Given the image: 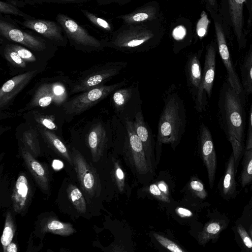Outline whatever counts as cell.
Masks as SVG:
<instances>
[{
	"mask_svg": "<svg viewBox=\"0 0 252 252\" xmlns=\"http://www.w3.org/2000/svg\"><path fill=\"white\" fill-rule=\"evenodd\" d=\"M245 94H238L227 80L220 89L218 101L220 126L231 145L236 165L244 148Z\"/></svg>",
	"mask_w": 252,
	"mask_h": 252,
	"instance_id": "6da1fadb",
	"label": "cell"
},
{
	"mask_svg": "<svg viewBox=\"0 0 252 252\" xmlns=\"http://www.w3.org/2000/svg\"><path fill=\"white\" fill-rule=\"evenodd\" d=\"M0 35L7 41L21 45L47 61L53 57L58 46L36 32L22 28L16 20L0 14Z\"/></svg>",
	"mask_w": 252,
	"mask_h": 252,
	"instance_id": "7a4b0ae2",
	"label": "cell"
},
{
	"mask_svg": "<svg viewBox=\"0 0 252 252\" xmlns=\"http://www.w3.org/2000/svg\"><path fill=\"white\" fill-rule=\"evenodd\" d=\"M186 124L183 101L177 93L168 94L158 125V141L160 144H175L184 133Z\"/></svg>",
	"mask_w": 252,
	"mask_h": 252,
	"instance_id": "3957f363",
	"label": "cell"
},
{
	"mask_svg": "<svg viewBox=\"0 0 252 252\" xmlns=\"http://www.w3.org/2000/svg\"><path fill=\"white\" fill-rule=\"evenodd\" d=\"M67 81L56 77L43 79L35 86L32 96L26 105L19 109L21 113L32 110L45 108L52 104L63 105L67 100L68 89Z\"/></svg>",
	"mask_w": 252,
	"mask_h": 252,
	"instance_id": "277c9868",
	"label": "cell"
},
{
	"mask_svg": "<svg viewBox=\"0 0 252 252\" xmlns=\"http://www.w3.org/2000/svg\"><path fill=\"white\" fill-rule=\"evenodd\" d=\"M124 62H108L97 64L81 72L71 82L70 94L81 93L104 85L119 74L126 66Z\"/></svg>",
	"mask_w": 252,
	"mask_h": 252,
	"instance_id": "5b68a950",
	"label": "cell"
},
{
	"mask_svg": "<svg viewBox=\"0 0 252 252\" xmlns=\"http://www.w3.org/2000/svg\"><path fill=\"white\" fill-rule=\"evenodd\" d=\"M56 19L62 27L70 44L76 50L86 53L104 50L101 40L91 35L87 30L68 15L58 13Z\"/></svg>",
	"mask_w": 252,
	"mask_h": 252,
	"instance_id": "8992f818",
	"label": "cell"
},
{
	"mask_svg": "<svg viewBox=\"0 0 252 252\" xmlns=\"http://www.w3.org/2000/svg\"><path fill=\"white\" fill-rule=\"evenodd\" d=\"M126 81L109 85H102L80 93L62 106L63 112L68 117L79 115L92 108L113 94L116 90L126 85Z\"/></svg>",
	"mask_w": 252,
	"mask_h": 252,
	"instance_id": "52a82bcc",
	"label": "cell"
},
{
	"mask_svg": "<svg viewBox=\"0 0 252 252\" xmlns=\"http://www.w3.org/2000/svg\"><path fill=\"white\" fill-rule=\"evenodd\" d=\"M129 25L124 30L115 34L109 41L102 40L104 47L124 51H136L141 49L154 36L153 32L145 26Z\"/></svg>",
	"mask_w": 252,
	"mask_h": 252,
	"instance_id": "ba28073f",
	"label": "cell"
},
{
	"mask_svg": "<svg viewBox=\"0 0 252 252\" xmlns=\"http://www.w3.org/2000/svg\"><path fill=\"white\" fill-rule=\"evenodd\" d=\"M247 0H220L219 13L224 26L229 27L235 36L239 48L245 47L244 5Z\"/></svg>",
	"mask_w": 252,
	"mask_h": 252,
	"instance_id": "9c48e42d",
	"label": "cell"
},
{
	"mask_svg": "<svg viewBox=\"0 0 252 252\" xmlns=\"http://www.w3.org/2000/svg\"><path fill=\"white\" fill-rule=\"evenodd\" d=\"M214 21L216 44L222 62L226 68L227 81L238 94L244 92L241 81L231 59L227 44L224 25L219 13L208 10Z\"/></svg>",
	"mask_w": 252,
	"mask_h": 252,
	"instance_id": "30bf717a",
	"label": "cell"
},
{
	"mask_svg": "<svg viewBox=\"0 0 252 252\" xmlns=\"http://www.w3.org/2000/svg\"><path fill=\"white\" fill-rule=\"evenodd\" d=\"M73 165L80 186L85 194L90 198L99 195L101 187L100 180L95 169L74 148L72 150Z\"/></svg>",
	"mask_w": 252,
	"mask_h": 252,
	"instance_id": "8fae6325",
	"label": "cell"
},
{
	"mask_svg": "<svg viewBox=\"0 0 252 252\" xmlns=\"http://www.w3.org/2000/svg\"><path fill=\"white\" fill-rule=\"evenodd\" d=\"M216 44L212 40L207 46L200 88L195 98V108L199 112L205 108L206 95L212 94L216 71Z\"/></svg>",
	"mask_w": 252,
	"mask_h": 252,
	"instance_id": "7c38bea8",
	"label": "cell"
},
{
	"mask_svg": "<svg viewBox=\"0 0 252 252\" xmlns=\"http://www.w3.org/2000/svg\"><path fill=\"white\" fill-rule=\"evenodd\" d=\"M22 27L32 30L58 47H65L68 40L61 26L53 21L33 18L16 20Z\"/></svg>",
	"mask_w": 252,
	"mask_h": 252,
	"instance_id": "4fadbf2b",
	"label": "cell"
},
{
	"mask_svg": "<svg viewBox=\"0 0 252 252\" xmlns=\"http://www.w3.org/2000/svg\"><path fill=\"white\" fill-rule=\"evenodd\" d=\"M41 71L34 70L18 74L5 82L0 89V110L10 106L17 94Z\"/></svg>",
	"mask_w": 252,
	"mask_h": 252,
	"instance_id": "5bb4252c",
	"label": "cell"
},
{
	"mask_svg": "<svg viewBox=\"0 0 252 252\" xmlns=\"http://www.w3.org/2000/svg\"><path fill=\"white\" fill-rule=\"evenodd\" d=\"M127 132L128 148L137 172L140 174L148 173L152 168L143 144L136 133L133 121H125Z\"/></svg>",
	"mask_w": 252,
	"mask_h": 252,
	"instance_id": "9a60e30c",
	"label": "cell"
},
{
	"mask_svg": "<svg viewBox=\"0 0 252 252\" xmlns=\"http://www.w3.org/2000/svg\"><path fill=\"white\" fill-rule=\"evenodd\" d=\"M199 137L201 155L207 168L209 183L212 189L215 179L217 157L211 132L203 123L200 126Z\"/></svg>",
	"mask_w": 252,
	"mask_h": 252,
	"instance_id": "2e32d148",
	"label": "cell"
},
{
	"mask_svg": "<svg viewBox=\"0 0 252 252\" xmlns=\"http://www.w3.org/2000/svg\"><path fill=\"white\" fill-rule=\"evenodd\" d=\"M87 142L93 161H98L107 144L106 130L102 123L98 122L92 125L87 135Z\"/></svg>",
	"mask_w": 252,
	"mask_h": 252,
	"instance_id": "e0dca14e",
	"label": "cell"
},
{
	"mask_svg": "<svg viewBox=\"0 0 252 252\" xmlns=\"http://www.w3.org/2000/svg\"><path fill=\"white\" fill-rule=\"evenodd\" d=\"M20 152L26 166L39 187L43 191L48 190L49 179L46 169L25 147H20Z\"/></svg>",
	"mask_w": 252,
	"mask_h": 252,
	"instance_id": "ac0fdd59",
	"label": "cell"
},
{
	"mask_svg": "<svg viewBox=\"0 0 252 252\" xmlns=\"http://www.w3.org/2000/svg\"><path fill=\"white\" fill-rule=\"evenodd\" d=\"M200 57V53H198L191 55L186 66L188 86L194 100L200 88L202 77Z\"/></svg>",
	"mask_w": 252,
	"mask_h": 252,
	"instance_id": "d6986e66",
	"label": "cell"
},
{
	"mask_svg": "<svg viewBox=\"0 0 252 252\" xmlns=\"http://www.w3.org/2000/svg\"><path fill=\"white\" fill-rule=\"evenodd\" d=\"M29 194L28 180L24 174H21L16 180L11 197L15 212L21 213L24 211L27 206Z\"/></svg>",
	"mask_w": 252,
	"mask_h": 252,
	"instance_id": "ffe728a7",
	"label": "cell"
},
{
	"mask_svg": "<svg viewBox=\"0 0 252 252\" xmlns=\"http://www.w3.org/2000/svg\"><path fill=\"white\" fill-rule=\"evenodd\" d=\"M138 85L132 84L124 88H120L113 93L112 102L116 113L121 116L128 108L130 102L136 99L139 93Z\"/></svg>",
	"mask_w": 252,
	"mask_h": 252,
	"instance_id": "44dd1931",
	"label": "cell"
},
{
	"mask_svg": "<svg viewBox=\"0 0 252 252\" xmlns=\"http://www.w3.org/2000/svg\"><path fill=\"white\" fill-rule=\"evenodd\" d=\"M235 161L233 155L230 156L226 164L225 171L221 181L220 191L222 197L229 199L236 194L237 184L235 177Z\"/></svg>",
	"mask_w": 252,
	"mask_h": 252,
	"instance_id": "7402d4cb",
	"label": "cell"
},
{
	"mask_svg": "<svg viewBox=\"0 0 252 252\" xmlns=\"http://www.w3.org/2000/svg\"><path fill=\"white\" fill-rule=\"evenodd\" d=\"M30 125L35 127L44 140L56 153L67 160L70 164L73 165L72 155H70L65 145L54 131L38 124L32 123Z\"/></svg>",
	"mask_w": 252,
	"mask_h": 252,
	"instance_id": "603a6c76",
	"label": "cell"
},
{
	"mask_svg": "<svg viewBox=\"0 0 252 252\" xmlns=\"http://www.w3.org/2000/svg\"><path fill=\"white\" fill-rule=\"evenodd\" d=\"M0 53L16 72L23 73L36 69L33 66L25 62L18 54L12 49L7 42L0 38Z\"/></svg>",
	"mask_w": 252,
	"mask_h": 252,
	"instance_id": "cb8c5ba5",
	"label": "cell"
},
{
	"mask_svg": "<svg viewBox=\"0 0 252 252\" xmlns=\"http://www.w3.org/2000/svg\"><path fill=\"white\" fill-rule=\"evenodd\" d=\"M136 134L141 141L149 159L152 156L153 138L151 129L145 121L142 111H138L133 121Z\"/></svg>",
	"mask_w": 252,
	"mask_h": 252,
	"instance_id": "d4e9b609",
	"label": "cell"
},
{
	"mask_svg": "<svg viewBox=\"0 0 252 252\" xmlns=\"http://www.w3.org/2000/svg\"><path fill=\"white\" fill-rule=\"evenodd\" d=\"M227 223L224 220L213 219L207 222L197 235V240L201 245H205L209 241H216L220 233L225 229Z\"/></svg>",
	"mask_w": 252,
	"mask_h": 252,
	"instance_id": "484cf974",
	"label": "cell"
},
{
	"mask_svg": "<svg viewBox=\"0 0 252 252\" xmlns=\"http://www.w3.org/2000/svg\"><path fill=\"white\" fill-rule=\"evenodd\" d=\"M156 7L147 5L138 8L132 12L117 17L123 20L126 25H133L155 19L157 16Z\"/></svg>",
	"mask_w": 252,
	"mask_h": 252,
	"instance_id": "4316f807",
	"label": "cell"
},
{
	"mask_svg": "<svg viewBox=\"0 0 252 252\" xmlns=\"http://www.w3.org/2000/svg\"><path fill=\"white\" fill-rule=\"evenodd\" d=\"M3 39L25 62L33 66L37 70L42 71L45 69L47 64L46 60L32 50L21 45Z\"/></svg>",
	"mask_w": 252,
	"mask_h": 252,
	"instance_id": "83f0119b",
	"label": "cell"
},
{
	"mask_svg": "<svg viewBox=\"0 0 252 252\" xmlns=\"http://www.w3.org/2000/svg\"><path fill=\"white\" fill-rule=\"evenodd\" d=\"M241 83L247 95L252 94V43L241 66Z\"/></svg>",
	"mask_w": 252,
	"mask_h": 252,
	"instance_id": "f1b7e54d",
	"label": "cell"
},
{
	"mask_svg": "<svg viewBox=\"0 0 252 252\" xmlns=\"http://www.w3.org/2000/svg\"><path fill=\"white\" fill-rule=\"evenodd\" d=\"M39 134L35 127L30 124L28 128L23 132L22 136L24 147L34 157L38 156L40 153Z\"/></svg>",
	"mask_w": 252,
	"mask_h": 252,
	"instance_id": "f546056e",
	"label": "cell"
},
{
	"mask_svg": "<svg viewBox=\"0 0 252 252\" xmlns=\"http://www.w3.org/2000/svg\"><path fill=\"white\" fill-rule=\"evenodd\" d=\"M43 232H50L61 236H69L76 232L71 224L56 220L47 221L42 228Z\"/></svg>",
	"mask_w": 252,
	"mask_h": 252,
	"instance_id": "4dcf8cb0",
	"label": "cell"
},
{
	"mask_svg": "<svg viewBox=\"0 0 252 252\" xmlns=\"http://www.w3.org/2000/svg\"><path fill=\"white\" fill-rule=\"evenodd\" d=\"M240 183L243 188L252 184V148L246 149L245 151Z\"/></svg>",
	"mask_w": 252,
	"mask_h": 252,
	"instance_id": "1f68e13d",
	"label": "cell"
},
{
	"mask_svg": "<svg viewBox=\"0 0 252 252\" xmlns=\"http://www.w3.org/2000/svg\"><path fill=\"white\" fill-rule=\"evenodd\" d=\"M68 198L77 211L80 213H85L87 205L85 198L80 190L75 185L70 184L67 189Z\"/></svg>",
	"mask_w": 252,
	"mask_h": 252,
	"instance_id": "d6a6232c",
	"label": "cell"
},
{
	"mask_svg": "<svg viewBox=\"0 0 252 252\" xmlns=\"http://www.w3.org/2000/svg\"><path fill=\"white\" fill-rule=\"evenodd\" d=\"M29 112L33 120L32 123L38 124L53 131L59 130L54 116L40 113L35 109L29 111Z\"/></svg>",
	"mask_w": 252,
	"mask_h": 252,
	"instance_id": "836d02e7",
	"label": "cell"
},
{
	"mask_svg": "<svg viewBox=\"0 0 252 252\" xmlns=\"http://www.w3.org/2000/svg\"><path fill=\"white\" fill-rule=\"evenodd\" d=\"M15 231V225L12 216L10 212L8 211L6 215L4 227L0 239L3 250L4 252L7 246L11 243Z\"/></svg>",
	"mask_w": 252,
	"mask_h": 252,
	"instance_id": "e575fe53",
	"label": "cell"
},
{
	"mask_svg": "<svg viewBox=\"0 0 252 252\" xmlns=\"http://www.w3.org/2000/svg\"><path fill=\"white\" fill-rule=\"evenodd\" d=\"M80 10L88 20L94 26L106 32H110L112 30L110 24L106 20L97 16L88 10L81 9Z\"/></svg>",
	"mask_w": 252,
	"mask_h": 252,
	"instance_id": "d590c367",
	"label": "cell"
},
{
	"mask_svg": "<svg viewBox=\"0 0 252 252\" xmlns=\"http://www.w3.org/2000/svg\"><path fill=\"white\" fill-rule=\"evenodd\" d=\"M0 13L1 14H9L20 16L24 20H28L33 18V17L22 11L16 6L2 0H0Z\"/></svg>",
	"mask_w": 252,
	"mask_h": 252,
	"instance_id": "8d00e7d4",
	"label": "cell"
},
{
	"mask_svg": "<svg viewBox=\"0 0 252 252\" xmlns=\"http://www.w3.org/2000/svg\"><path fill=\"white\" fill-rule=\"evenodd\" d=\"M153 236L158 243L168 250L173 252H185L177 244L168 238L156 233H154Z\"/></svg>",
	"mask_w": 252,
	"mask_h": 252,
	"instance_id": "74e56055",
	"label": "cell"
},
{
	"mask_svg": "<svg viewBox=\"0 0 252 252\" xmlns=\"http://www.w3.org/2000/svg\"><path fill=\"white\" fill-rule=\"evenodd\" d=\"M210 23L207 14L205 11H202L196 25V32L200 38L206 35Z\"/></svg>",
	"mask_w": 252,
	"mask_h": 252,
	"instance_id": "f35d334b",
	"label": "cell"
},
{
	"mask_svg": "<svg viewBox=\"0 0 252 252\" xmlns=\"http://www.w3.org/2000/svg\"><path fill=\"white\" fill-rule=\"evenodd\" d=\"M237 231L247 251L252 252V239L245 227L240 224L237 226Z\"/></svg>",
	"mask_w": 252,
	"mask_h": 252,
	"instance_id": "ab89813d",
	"label": "cell"
},
{
	"mask_svg": "<svg viewBox=\"0 0 252 252\" xmlns=\"http://www.w3.org/2000/svg\"><path fill=\"white\" fill-rule=\"evenodd\" d=\"M190 187L197 197L202 199L206 198L207 193L203 184L199 180H192L190 183Z\"/></svg>",
	"mask_w": 252,
	"mask_h": 252,
	"instance_id": "60d3db41",
	"label": "cell"
},
{
	"mask_svg": "<svg viewBox=\"0 0 252 252\" xmlns=\"http://www.w3.org/2000/svg\"><path fill=\"white\" fill-rule=\"evenodd\" d=\"M115 176L118 187L120 191H122L124 187L125 175L122 169L116 162L114 163Z\"/></svg>",
	"mask_w": 252,
	"mask_h": 252,
	"instance_id": "b9f144b4",
	"label": "cell"
},
{
	"mask_svg": "<svg viewBox=\"0 0 252 252\" xmlns=\"http://www.w3.org/2000/svg\"><path fill=\"white\" fill-rule=\"evenodd\" d=\"M150 193L158 200L165 202H170V199L168 195L163 193L159 189L158 185L152 184L149 188Z\"/></svg>",
	"mask_w": 252,
	"mask_h": 252,
	"instance_id": "7bdbcfd3",
	"label": "cell"
},
{
	"mask_svg": "<svg viewBox=\"0 0 252 252\" xmlns=\"http://www.w3.org/2000/svg\"><path fill=\"white\" fill-rule=\"evenodd\" d=\"M252 148V102L250 110L249 126L246 141V149Z\"/></svg>",
	"mask_w": 252,
	"mask_h": 252,
	"instance_id": "ee69618b",
	"label": "cell"
},
{
	"mask_svg": "<svg viewBox=\"0 0 252 252\" xmlns=\"http://www.w3.org/2000/svg\"><path fill=\"white\" fill-rule=\"evenodd\" d=\"M91 0H35L36 4H42L44 2L58 3H81L87 2Z\"/></svg>",
	"mask_w": 252,
	"mask_h": 252,
	"instance_id": "f6af8a7d",
	"label": "cell"
},
{
	"mask_svg": "<svg viewBox=\"0 0 252 252\" xmlns=\"http://www.w3.org/2000/svg\"><path fill=\"white\" fill-rule=\"evenodd\" d=\"M207 10H212L219 13V7L217 0H203ZM220 14V13H219Z\"/></svg>",
	"mask_w": 252,
	"mask_h": 252,
	"instance_id": "bcb514c9",
	"label": "cell"
},
{
	"mask_svg": "<svg viewBox=\"0 0 252 252\" xmlns=\"http://www.w3.org/2000/svg\"><path fill=\"white\" fill-rule=\"evenodd\" d=\"M177 212L181 217H189L192 215L190 211L182 207L178 208L177 209Z\"/></svg>",
	"mask_w": 252,
	"mask_h": 252,
	"instance_id": "7dc6e473",
	"label": "cell"
},
{
	"mask_svg": "<svg viewBox=\"0 0 252 252\" xmlns=\"http://www.w3.org/2000/svg\"><path fill=\"white\" fill-rule=\"evenodd\" d=\"M5 1L18 8L23 7L27 4L24 0H5Z\"/></svg>",
	"mask_w": 252,
	"mask_h": 252,
	"instance_id": "c3c4849f",
	"label": "cell"
},
{
	"mask_svg": "<svg viewBox=\"0 0 252 252\" xmlns=\"http://www.w3.org/2000/svg\"><path fill=\"white\" fill-rule=\"evenodd\" d=\"M158 186L160 190L165 194L168 195V188L166 184L163 181H160L158 183Z\"/></svg>",
	"mask_w": 252,
	"mask_h": 252,
	"instance_id": "681fc988",
	"label": "cell"
},
{
	"mask_svg": "<svg viewBox=\"0 0 252 252\" xmlns=\"http://www.w3.org/2000/svg\"><path fill=\"white\" fill-rule=\"evenodd\" d=\"M130 0H97V2L99 4H105L113 2L122 3L124 2H127Z\"/></svg>",
	"mask_w": 252,
	"mask_h": 252,
	"instance_id": "f907efd6",
	"label": "cell"
},
{
	"mask_svg": "<svg viewBox=\"0 0 252 252\" xmlns=\"http://www.w3.org/2000/svg\"><path fill=\"white\" fill-rule=\"evenodd\" d=\"M185 34V31L182 27H180V32L176 29L174 31V36L175 38H181Z\"/></svg>",
	"mask_w": 252,
	"mask_h": 252,
	"instance_id": "816d5d0a",
	"label": "cell"
},
{
	"mask_svg": "<svg viewBox=\"0 0 252 252\" xmlns=\"http://www.w3.org/2000/svg\"><path fill=\"white\" fill-rule=\"evenodd\" d=\"M17 247L14 243L11 242L6 247L5 252H17Z\"/></svg>",
	"mask_w": 252,
	"mask_h": 252,
	"instance_id": "f5cc1de1",
	"label": "cell"
},
{
	"mask_svg": "<svg viewBox=\"0 0 252 252\" xmlns=\"http://www.w3.org/2000/svg\"><path fill=\"white\" fill-rule=\"evenodd\" d=\"M53 168L55 169L59 170L61 169L63 167V162L59 160H55L53 161L52 163Z\"/></svg>",
	"mask_w": 252,
	"mask_h": 252,
	"instance_id": "db71d44e",
	"label": "cell"
},
{
	"mask_svg": "<svg viewBox=\"0 0 252 252\" xmlns=\"http://www.w3.org/2000/svg\"><path fill=\"white\" fill-rule=\"evenodd\" d=\"M249 13L250 20L252 21V0H250Z\"/></svg>",
	"mask_w": 252,
	"mask_h": 252,
	"instance_id": "11a10c76",
	"label": "cell"
},
{
	"mask_svg": "<svg viewBox=\"0 0 252 252\" xmlns=\"http://www.w3.org/2000/svg\"><path fill=\"white\" fill-rule=\"evenodd\" d=\"M27 4L33 5L35 4V0H24Z\"/></svg>",
	"mask_w": 252,
	"mask_h": 252,
	"instance_id": "9f6ffc18",
	"label": "cell"
},
{
	"mask_svg": "<svg viewBox=\"0 0 252 252\" xmlns=\"http://www.w3.org/2000/svg\"><path fill=\"white\" fill-rule=\"evenodd\" d=\"M249 233L250 234V236L251 237V238L252 239V224L250 227Z\"/></svg>",
	"mask_w": 252,
	"mask_h": 252,
	"instance_id": "6f0895ef",
	"label": "cell"
}]
</instances>
